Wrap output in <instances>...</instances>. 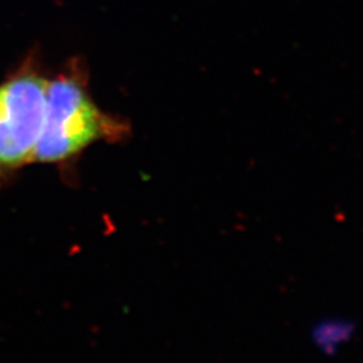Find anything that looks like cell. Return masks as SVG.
<instances>
[{
  "label": "cell",
  "mask_w": 363,
  "mask_h": 363,
  "mask_svg": "<svg viewBox=\"0 0 363 363\" xmlns=\"http://www.w3.org/2000/svg\"><path fill=\"white\" fill-rule=\"evenodd\" d=\"M127 133V124L105 113L93 101L82 72L72 69L48 81L34 163L65 162L91 144L116 142Z\"/></svg>",
  "instance_id": "6da1fadb"
},
{
  "label": "cell",
  "mask_w": 363,
  "mask_h": 363,
  "mask_svg": "<svg viewBox=\"0 0 363 363\" xmlns=\"http://www.w3.org/2000/svg\"><path fill=\"white\" fill-rule=\"evenodd\" d=\"M48 81L26 66L0 84V177L34 163Z\"/></svg>",
  "instance_id": "7a4b0ae2"
}]
</instances>
